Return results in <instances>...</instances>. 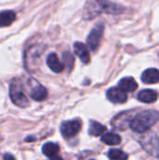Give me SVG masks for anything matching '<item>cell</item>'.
I'll use <instances>...</instances> for the list:
<instances>
[{
    "mask_svg": "<svg viewBox=\"0 0 159 160\" xmlns=\"http://www.w3.org/2000/svg\"><path fill=\"white\" fill-rule=\"evenodd\" d=\"M74 52L79 56L81 61L84 64H88L90 62V53L85 44L82 42H76L74 44Z\"/></svg>",
    "mask_w": 159,
    "mask_h": 160,
    "instance_id": "obj_9",
    "label": "cell"
},
{
    "mask_svg": "<svg viewBox=\"0 0 159 160\" xmlns=\"http://www.w3.org/2000/svg\"><path fill=\"white\" fill-rule=\"evenodd\" d=\"M48 96V92L45 87L40 84H37L30 91V97L32 99L36 101H43L46 99Z\"/></svg>",
    "mask_w": 159,
    "mask_h": 160,
    "instance_id": "obj_14",
    "label": "cell"
},
{
    "mask_svg": "<svg viewBox=\"0 0 159 160\" xmlns=\"http://www.w3.org/2000/svg\"><path fill=\"white\" fill-rule=\"evenodd\" d=\"M47 65L55 73H60L64 69L63 63L60 62L58 56L55 53H50L48 55V57H47Z\"/></svg>",
    "mask_w": 159,
    "mask_h": 160,
    "instance_id": "obj_12",
    "label": "cell"
},
{
    "mask_svg": "<svg viewBox=\"0 0 159 160\" xmlns=\"http://www.w3.org/2000/svg\"><path fill=\"white\" fill-rule=\"evenodd\" d=\"M139 142L150 156L159 158V139L156 133L149 130L142 133V135L140 136Z\"/></svg>",
    "mask_w": 159,
    "mask_h": 160,
    "instance_id": "obj_2",
    "label": "cell"
},
{
    "mask_svg": "<svg viewBox=\"0 0 159 160\" xmlns=\"http://www.w3.org/2000/svg\"><path fill=\"white\" fill-rule=\"evenodd\" d=\"M51 160H64L61 157H57V156H55V157H53V158H52V159Z\"/></svg>",
    "mask_w": 159,
    "mask_h": 160,
    "instance_id": "obj_22",
    "label": "cell"
},
{
    "mask_svg": "<svg viewBox=\"0 0 159 160\" xmlns=\"http://www.w3.org/2000/svg\"><path fill=\"white\" fill-rule=\"evenodd\" d=\"M107 130L106 127L103 126L102 124L96 122V121H91L90 123V127H89V134L95 137L100 136L103 133H105Z\"/></svg>",
    "mask_w": 159,
    "mask_h": 160,
    "instance_id": "obj_17",
    "label": "cell"
},
{
    "mask_svg": "<svg viewBox=\"0 0 159 160\" xmlns=\"http://www.w3.org/2000/svg\"><path fill=\"white\" fill-rule=\"evenodd\" d=\"M103 33H104V24L103 23L97 24L90 32V34L87 38V44L92 51H96L98 48V46L100 44V40L103 36Z\"/></svg>",
    "mask_w": 159,
    "mask_h": 160,
    "instance_id": "obj_6",
    "label": "cell"
},
{
    "mask_svg": "<svg viewBox=\"0 0 159 160\" xmlns=\"http://www.w3.org/2000/svg\"><path fill=\"white\" fill-rule=\"evenodd\" d=\"M101 142H104L107 145H118L121 143L122 140L121 137L116 134V133H112V132H108L105 133L102 137H101Z\"/></svg>",
    "mask_w": 159,
    "mask_h": 160,
    "instance_id": "obj_16",
    "label": "cell"
},
{
    "mask_svg": "<svg viewBox=\"0 0 159 160\" xmlns=\"http://www.w3.org/2000/svg\"><path fill=\"white\" fill-rule=\"evenodd\" d=\"M142 81L144 83L154 84L159 82V70L157 68H148L142 75Z\"/></svg>",
    "mask_w": 159,
    "mask_h": 160,
    "instance_id": "obj_11",
    "label": "cell"
},
{
    "mask_svg": "<svg viewBox=\"0 0 159 160\" xmlns=\"http://www.w3.org/2000/svg\"><path fill=\"white\" fill-rule=\"evenodd\" d=\"M9 96H10L12 102L21 108H25L29 105L28 98H26V96L24 95L21 85L17 82L10 84Z\"/></svg>",
    "mask_w": 159,
    "mask_h": 160,
    "instance_id": "obj_3",
    "label": "cell"
},
{
    "mask_svg": "<svg viewBox=\"0 0 159 160\" xmlns=\"http://www.w3.org/2000/svg\"><path fill=\"white\" fill-rule=\"evenodd\" d=\"M74 56L69 52H65L63 53V65L64 67H66L69 71L72 69L73 66H74Z\"/></svg>",
    "mask_w": 159,
    "mask_h": 160,
    "instance_id": "obj_20",
    "label": "cell"
},
{
    "mask_svg": "<svg viewBox=\"0 0 159 160\" xmlns=\"http://www.w3.org/2000/svg\"><path fill=\"white\" fill-rule=\"evenodd\" d=\"M132 113H133V111H129V112H125L118 114L112 120V126L118 129H126L127 127H129L130 122L133 119Z\"/></svg>",
    "mask_w": 159,
    "mask_h": 160,
    "instance_id": "obj_7",
    "label": "cell"
},
{
    "mask_svg": "<svg viewBox=\"0 0 159 160\" xmlns=\"http://www.w3.org/2000/svg\"><path fill=\"white\" fill-rule=\"evenodd\" d=\"M58 152H59V146L53 142H47L42 147L43 155L51 158L55 157L58 154Z\"/></svg>",
    "mask_w": 159,
    "mask_h": 160,
    "instance_id": "obj_18",
    "label": "cell"
},
{
    "mask_svg": "<svg viewBox=\"0 0 159 160\" xmlns=\"http://www.w3.org/2000/svg\"><path fill=\"white\" fill-rule=\"evenodd\" d=\"M82 128L80 120H69L66 121L61 125V134L65 139H70L76 136Z\"/></svg>",
    "mask_w": 159,
    "mask_h": 160,
    "instance_id": "obj_4",
    "label": "cell"
},
{
    "mask_svg": "<svg viewBox=\"0 0 159 160\" xmlns=\"http://www.w3.org/2000/svg\"><path fill=\"white\" fill-rule=\"evenodd\" d=\"M16 19V14L12 10H5L0 12V27L11 24Z\"/></svg>",
    "mask_w": 159,
    "mask_h": 160,
    "instance_id": "obj_15",
    "label": "cell"
},
{
    "mask_svg": "<svg viewBox=\"0 0 159 160\" xmlns=\"http://www.w3.org/2000/svg\"><path fill=\"white\" fill-rule=\"evenodd\" d=\"M118 87L123 90L124 92H134L137 88H138V83L137 82L134 80V78L132 77H126L123 78L119 83H118Z\"/></svg>",
    "mask_w": 159,
    "mask_h": 160,
    "instance_id": "obj_13",
    "label": "cell"
},
{
    "mask_svg": "<svg viewBox=\"0 0 159 160\" xmlns=\"http://www.w3.org/2000/svg\"><path fill=\"white\" fill-rule=\"evenodd\" d=\"M91 160H95V159H91Z\"/></svg>",
    "mask_w": 159,
    "mask_h": 160,
    "instance_id": "obj_23",
    "label": "cell"
},
{
    "mask_svg": "<svg viewBox=\"0 0 159 160\" xmlns=\"http://www.w3.org/2000/svg\"><path fill=\"white\" fill-rule=\"evenodd\" d=\"M107 98L113 103H125L127 99V95L119 87H112L108 90Z\"/></svg>",
    "mask_w": 159,
    "mask_h": 160,
    "instance_id": "obj_8",
    "label": "cell"
},
{
    "mask_svg": "<svg viewBox=\"0 0 159 160\" xmlns=\"http://www.w3.org/2000/svg\"><path fill=\"white\" fill-rule=\"evenodd\" d=\"M138 99L141 102L143 103H154L155 101H157L158 95L157 93V91L152 90V89H145V90H142L139 94H138Z\"/></svg>",
    "mask_w": 159,
    "mask_h": 160,
    "instance_id": "obj_10",
    "label": "cell"
},
{
    "mask_svg": "<svg viewBox=\"0 0 159 160\" xmlns=\"http://www.w3.org/2000/svg\"><path fill=\"white\" fill-rule=\"evenodd\" d=\"M97 9L95 11V15H97L100 11L112 13V14H118L124 11V8L120 6H117L115 4H112L106 0H96V4L93 6L92 9Z\"/></svg>",
    "mask_w": 159,
    "mask_h": 160,
    "instance_id": "obj_5",
    "label": "cell"
},
{
    "mask_svg": "<svg viewBox=\"0 0 159 160\" xmlns=\"http://www.w3.org/2000/svg\"><path fill=\"white\" fill-rule=\"evenodd\" d=\"M159 121V112L155 110H148L135 115L130 122L129 127L138 133H144Z\"/></svg>",
    "mask_w": 159,
    "mask_h": 160,
    "instance_id": "obj_1",
    "label": "cell"
},
{
    "mask_svg": "<svg viewBox=\"0 0 159 160\" xmlns=\"http://www.w3.org/2000/svg\"><path fill=\"white\" fill-rule=\"evenodd\" d=\"M4 160H15V158L11 155H9V154H6L4 156Z\"/></svg>",
    "mask_w": 159,
    "mask_h": 160,
    "instance_id": "obj_21",
    "label": "cell"
},
{
    "mask_svg": "<svg viewBox=\"0 0 159 160\" xmlns=\"http://www.w3.org/2000/svg\"><path fill=\"white\" fill-rule=\"evenodd\" d=\"M108 157L111 160H127V155L118 149H112L108 153Z\"/></svg>",
    "mask_w": 159,
    "mask_h": 160,
    "instance_id": "obj_19",
    "label": "cell"
}]
</instances>
